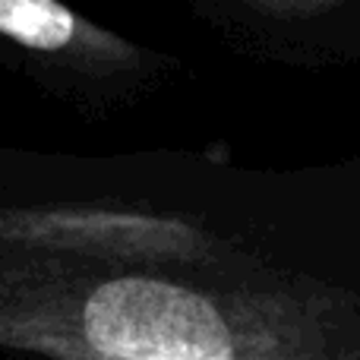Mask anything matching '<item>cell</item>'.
I'll return each instance as SVG.
<instances>
[{"label":"cell","mask_w":360,"mask_h":360,"mask_svg":"<svg viewBox=\"0 0 360 360\" xmlns=\"http://www.w3.org/2000/svg\"><path fill=\"white\" fill-rule=\"evenodd\" d=\"M0 38L86 73H117L143 60L130 41L92 25L60 0H0Z\"/></svg>","instance_id":"cell-1"},{"label":"cell","mask_w":360,"mask_h":360,"mask_svg":"<svg viewBox=\"0 0 360 360\" xmlns=\"http://www.w3.org/2000/svg\"><path fill=\"white\" fill-rule=\"evenodd\" d=\"M250 10L266 13L275 19H307V16H319V13L335 10L342 0H243Z\"/></svg>","instance_id":"cell-2"}]
</instances>
